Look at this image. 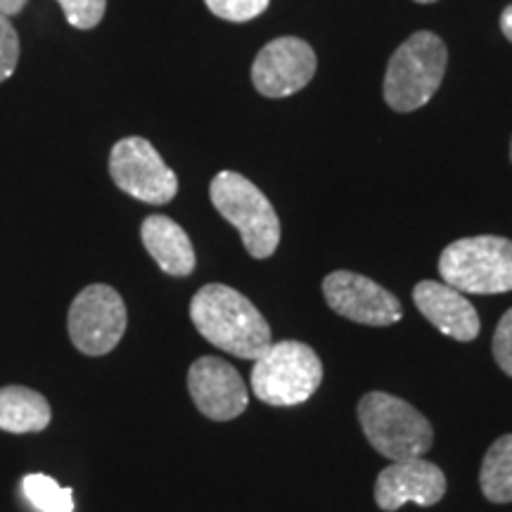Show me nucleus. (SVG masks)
I'll use <instances>...</instances> for the list:
<instances>
[{
  "mask_svg": "<svg viewBox=\"0 0 512 512\" xmlns=\"http://www.w3.org/2000/svg\"><path fill=\"white\" fill-rule=\"evenodd\" d=\"M413 302L441 335L456 339V342H472L482 330L477 309L456 287L437 283V280H422L415 285Z\"/></svg>",
  "mask_w": 512,
  "mask_h": 512,
  "instance_id": "nucleus-13",
  "label": "nucleus"
},
{
  "mask_svg": "<svg viewBox=\"0 0 512 512\" xmlns=\"http://www.w3.org/2000/svg\"><path fill=\"white\" fill-rule=\"evenodd\" d=\"M190 318L209 344L254 361L273 344L271 325L245 294L221 283L204 285L190 302Z\"/></svg>",
  "mask_w": 512,
  "mask_h": 512,
  "instance_id": "nucleus-1",
  "label": "nucleus"
},
{
  "mask_svg": "<svg viewBox=\"0 0 512 512\" xmlns=\"http://www.w3.org/2000/svg\"><path fill=\"white\" fill-rule=\"evenodd\" d=\"M494 358L498 368L512 377V309L503 313L494 332Z\"/></svg>",
  "mask_w": 512,
  "mask_h": 512,
  "instance_id": "nucleus-21",
  "label": "nucleus"
},
{
  "mask_svg": "<svg viewBox=\"0 0 512 512\" xmlns=\"http://www.w3.org/2000/svg\"><path fill=\"white\" fill-rule=\"evenodd\" d=\"M448 53L432 31H415L394 50L384 74V102L394 112H415L425 107L444 81Z\"/></svg>",
  "mask_w": 512,
  "mask_h": 512,
  "instance_id": "nucleus-2",
  "label": "nucleus"
},
{
  "mask_svg": "<svg viewBox=\"0 0 512 512\" xmlns=\"http://www.w3.org/2000/svg\"><path fill=\"white\" fill-rule=\"evenodd\" d=\"M325 302L339 316L373 328H387L403 316L396 294L384 290L375 280L351 271H335L323 280Z\"/></svg>",
  "mask_w": 512,
  "mask_h": 512,
  "instance_id": "nucleus-9",
  "label": "nucleus"
},
{
  "mask_svg": "<svg viewBox=\"0 0 512 512\" xmlns=\"http://www.w3.org/2000/svg\"><path fill=\"white\" fill-rule=\"evenodd\" d=\"M216 17L226 22H249L268 8L271 0H204Z\"/></svg>",
  "mask_w": 512,
  "mask_h": 512,
  "instance_id": "nucleus-19",
  "label": "nucleus"
},
{
  "mask_svg": "<svg viewBox=\"0 0 512 512\" xmlns=\"http://www.w3.org/2000/svg\"><path fill=\"white\" fill-rule=\"evenodd\" d=\"M415 3H437V0H415Z\"/></svg>",
  "mask_w": 512,
  "mask_h": 512,
  "instance_id": "nucleus-24",
  "label": "nucleus"
},
{
  "mask_svg": "<svg viewBox=\"0 0 512 512\" xmlns=\"http://www.w3.org/2000/svg\"><path fill=\"white\" fill-rule=\"evenodd\" d=\"M140 238H143L147 254L157 261V266L166 275L185 278L195 271V247H192L188 233L174 219L162 214L147 216L140 226Z\"/></svg>",
  "mask_w": 512,
  "mask_h": 512,
  "instance_id": "nucleus-14",
  "label": "nucleus"
},
{
  "mask_svg": "<svg viewBox=\"0 0 512 512\" xmlns=\"http://www.w3.org/2000/svg\"><path fill=\"white\" fill-rule=\"evenodd\" d=\"M446 494V475L439 465L425 458L399 460L377 475L375 503L384 512H394L406 503H418L422 508L437 505Z\"/></svg>",
  "mask_w": 512,
  "mask_h": 512,
  "instance_id": "nucleus-12",
  "label": "nucleus"
},
{
  "mask_svg": "<svg viewBox=\"0 0 512 512\" xmlns=\"http://www.w3.org/2000/svg\"><path fill=\"white\" fill-rule=\"evenodd\" d=\"M57 3L64 10L67 22L76 29L98 27L107 10V0H57Z\"/></svg>",
  "mask_w": 512,
  "mask_h": 512,
  "instance_id": "nucleus-18",
  "label": "nucleus"
},
{
  "mask_svg": "<svg viewBox=\"0 0 512 512\" xmlns=\"http://www.w3.org/2000/svg\"><path fill=\"white\" fill-rule=\"evenodd\" d=\"M19 62V36L17 29L5 15H0V83L15 74Z\"/></svg>",
  "mask_w": 512,
  "mask_h": 512,
  "instance_id": "nucleus-20",
  "label": "nucleus"
},
{
  "mask_svg": "<svg viewBox=\"0 0 512 512\" xmlns=\"http://www.w3.org/2000/svg\"><path fill=\"white\" fill-rule=\"evenodd\" d=\"M128 325L126 304L110 285H88L69 306V339L81 354L105 356L119 347Z\"/></svg>",
  "mask_w": 512,
  "mask_h": 512,
  "instance_id": "nucleus-7",
  "label": "nucleus"
},
{
  "mask_svg": "<svg viewBox=\"0 0 512 512\" xmlns=\"http://www.w3.org/2000/svg\"><path fill=\"white\" fill-rule=\"evenodd\" d=\"M358 422L370 446L392 463L422 458L432 448L430 420L408 401L387 392H370L358 401Z\"/></svg>",
  "mask_w": 512,
  "mask_h": 512,
  "instance_id": "nucleus-3",
  "label": "nucleus"
},
{
  "mask_svg": "<svg viewBox=\"0 0 512 512\" xmlns=\"http://www.w3.org/2000/svg\"><path fill=\"white\" fill-rule=\"evenodd\" d=\"M110 176L126 195L147 204H169L178 192V178L150 140L131 136L110 152Z\"/></svg>",
  "mask_w": 512,
  "mask_h": 512,
  "instance_id": "nucleus-8",
  "label": "nucleus"
},
{
  "mask_svg": "<svg viewBox=\"0 0 512 512\" xmlns=\"http://www.w3.org/2000/svg\"><path fill=\"white\" fill-rule=\"evenodd\" d=\"M446 285L463 294H503L512 290V240L477 235L451 242L439 256Z\"/></svg>",
  "mask_w": 512,
  "mask_h": 512,
  "instance_id": "nucleus-6",
  "label": "nucleus"
},
{
  "mask_svg": "<svg viewBox=\"0 0 512 512\" xmlns=\"http://www.w3.org/2000/svg\"><path fill=\"white\" fill-rule=\"evenodd\" d=\"M22 491L38 512H74V491L41 472L24 477Z\"/></svg>",
  "mask_w": 512,
  "mask_h": 512,
  "instance_id": "nucleus-17",
  "label": "nucleus"
},
{
  "mask_svg": "<svg viewBox=\"0 0 512 512\" xmlns=\"http://www.w3.org/2000/svg\"><path fill=\"white\" fill-rule=\"evenodd\" d=\"M510 157H512V145H510Z\"/></svg>",
  "mask_w": 512,
  "mask_h": 512,
  "instance_id": "nucleus-25",
  "label": "nucleus"
},
{
  "mask_svg": "<svg viewBox=\"0 0 512 512\" xmlns=\"http://www.w3.org/2000/svg\"><path fill=\"white\" fill-rule=\"evenodd\" d=\"M53 420V408L43 394L22 384L0 387V430L10 434H38Z\"/></svg>",
  "mask_w": 512,
  "mask_h": 512,
  "instance_id": "nucleus-15",
  "label": "nucleus"
},
{
  "mask_svg": "<svg viewBox=\"0 0 512 512\" xmlns=\"http://www.w3.org/2000/svg\"><path fill=\"white\" fill-rule=\"evenodd\" d=\"M323 382V361L309 344L297 339L273 342L254 358L252 392L268 406H299L309 401Z\"/></svg>",
  "mask_w": 512,
  "mask_h": 512,
  "instance_id": "nucleus-4",
  "label": "nucleus"
},
{
  "mask_svg": "<svg viewBox=\"0 0 512 512\" xmlns=\"http://www.w3.org/2000/svg\"><path fill=\"white\" fill-rule=\"evenodd\" d=\"M27 3H29V0H0V15L15 17L24 10V5H27Z\"/></svg>",
  "mask_w": 512,
  "mask_h": 512,
  "instance_id": "nucleus-22",
  "label": "nucleus"
},
{
  "mask_svg": "<svg viewBox=\"0 0 512 512\" xmlns=\"http://www.w3.org/2000/svg\"><path fill=\"white\" fill-rule=\"evenodd\" d=\"M501 29H503V36L508 38V41L512 43V5H508V8L503 10V15H501Z\"/></svg>",
  "mask_w": 512,
  "mask_h": 512,
  "instance_id": "nucleus-23",
  "label": "nucleus"
},
{
  "mask_svg": "<svg viewBox=\"0 0 512 512\" xmlns=\"http://www.w3.org/2000/svg\"><path fill=\"white\" fill-rule=\"evenodd\" d=\"M216 211L238 228L242 245L254 259H268L280 245V219L256 185L235 171H221L209 185Z\"/></svg>",
  "mask_w": 512,
  "mask_h": 512,
  "instance_id": "nucleus-5",
  "label": "nucleus"
},
{
  "mask_svg": "<svg viewBox=\"0 0 512 512\" xmlns=\"http://www.w3.org/2000/svg\"><path fill=\"white\" fill-rule=\"evenodd\" d=\"M316 64V53L309 43L297 36H280L256 55L252 83L264 98H287L309 86Z\"/></svg>",
  "mask_w": 512,
  "mask_h": 512,
  "instance_id": "nucleus-10",
  "label": "nucleus"
},
{
  "mask_svg": "<svg viewBox=\"0 0 512 512\" xmlns=\"http://www.w3.org/2000/svg\"><path fill=\"white\" fill-rule=\"evenodd\" d=\"M479 486L486 501L512 503V434H503L486 451Z\"/></svg>",
  "mask_w": 512,
  "mask_h": 512,
  "instance_id": "nucleus-16",
  "label": "nucleus"
},
{
  "mask_svg": "<svg viewBox=\"0 0 512 512\" xmlns=\"http://www.w3.org/2000/svg\"><path fill=\"white\" fill-rule=\"evenodd\" d=\"M188 392L204 418L228 422L247 411L249 392L238 368L216 356H200L188 370Z\"/></svg>",
  "mask_w": 512,
  "mask_h": 512,
  "instance_id": "nucleus-11",
  "label": "nucleus"
}]
</instances>
